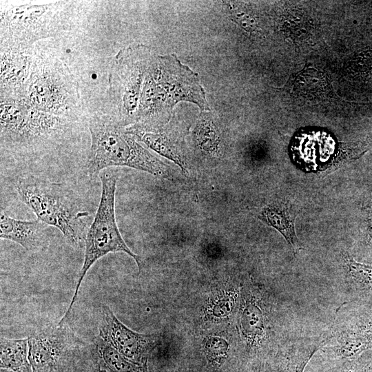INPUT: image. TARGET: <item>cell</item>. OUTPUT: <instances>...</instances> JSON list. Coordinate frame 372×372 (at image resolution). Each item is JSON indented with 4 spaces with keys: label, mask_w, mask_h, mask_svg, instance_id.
Instances as JSON below:
<instances>
[{
    "label": "cell",
    "mask_w": 372,
    "mask_h": 372,
    "mask_svg": "<svg viewBox=\"0 0 372 372\" xmlns=\"http://www.w3.org/2000/svg\"><path fill=\"white\" fill-rule=\"evenodd\" d=\"M91 147L86 162L88 174H99L112 166H127L158 177H169V167L135 141L112 117L95 116L89 125Z\"/></svg>",
    "instance_id": "cell-1"
},
{
    "label": "cell",
    "mask_w": 372,
    "mask_h": 372,
    "mask_svg": "<svg viewBox=\"0 0 372 372\" xmlns=\"http://www.w3.org/2000/svg\"><path fill=\"white\" fill-rule=\"evenodd\" d=\"M16 188L20 198L38 219L61 231L70 245H79L84 238L85 220L89 212L72 189L34 176L22 178Z\"/></svg>",
    "instance_id": "cell-2"
},
{
    "label": "cell",
    "mask_w": 372,
    "mask_h": 372,
    "mask_svg": "<svg viewBox=\"0 0 372 372\" xmlns=\"http://www.w3.org/2000/svg\"><path fill=\"white\" fill-rule=\"evenodd\" d=\"M101 194L94 218L85 238V255L82 268L71 302L60 320L63 323L70 316L79 290L90 267L100 258L110 253L122 251L132 257L141 269V258L134 254L125 242L118 228L115 216L116 176L113 172L103 170L99 174Z\"/></svg>",
    "instance_id": "cell-3"
},
{
    "label": "cell",
    "mask_w": 372,
    "mask_h": 372,
    "mask_svg": "<svg viewBox=\"0 0 372 372\" xmlns=\"http://www.w3.org/2000/svg\"><path fill=\"white\" fill-rule=\"evenodd\" d=\"M153 56L149 48L138 45L122 50L113 61L108 91L115 112L112 118L123 127L137 122L143 85Z\"/></svg>",
    "instance_id": "cell-4"
},
{
    "label": "cell",
    "mask_w": 372,
    "mask_h": 372,
    "mask_svg": "<svg viewBox=\"0 0 372 372\" xmlns=\"http://www.w3.org/2000/svg\"><path fill=\"white\" fill-rule=\"evenodd\" d=\"M64 2L12 6L1 14V48L24 50L35 41L56 34L65 21Z\"/></svg>",
    "instance_id": "cell-5"
},
{
    "label": "cell",
    "mask_w": 372,
    "mask_h": 372,
    "mask_svg": "<svg viewBox=\"0 0 372 372\" xmlns=\"http://www.w3.org/2000/svg\"><path fill=\"white\" fill-rule=\"evenodd\" d=\"M152 70L160 103L170 112L180 101L192 102L209 110L198 74L183 65L175 54L154 56Z\"/></svg>",
    "instance_id": "cell-6"
},
{
    "label": "cell",
    "mask_w": 372,
    "mask_h": 372,
    "mask_svg": "<svg viewBox=\"0 0 372 372\" xmlns=\"http://www.w3.org/2000/svg\"><path fill=\"white\" fill-rule=\"evenodd\" d=\"M321 349L339 359L355 358L372 349V307L340 310L323 334Z\"/></svg>",
    "instance_id": "cell-7"
},
{
    "label": "cell",
    "mask_w": 372,
    "mask_h": 372,
    "mask_svg": "<svg viewBox=\"0 0 372 372\" xmlns=\"http://www.w3.org/2000/svg\"><path fill=\"white\" fill-rule=\"evenodd\" d=\"M28 85L26 100L45 114H61L75 105L74 82L61 63L34 67Z\"/></svg>",
    "instance_id": "cell-8"
},
{
    "label": "cell",
    "mask_w": 372,
    "mask_h": 372,
    "mask_svg": "<svg viewBox=\"0 0 372 372\" xmlns=\"http://www.w3.org/2000/svg\"><path fill=\"white\" fill-rule=\"evenodd\" d=\"M101 317L99 335L127 359L146 364L149 353L158 344V337L129 329L107 305L101 306Z\"/></svg>",
    "instance_id": "cell-9"
},
{
    "label": "cell",
    "mask_w": 372,
    "mask_h": 372,
    "mask_svg": "<svg viewBox=\"0 0 372 372\" xmlns=\"http://www.w3.org/2000/svg\"><path fill=\"white\" fill-rule=\"evenodd\" d=\"M264 292L256 285L244 287L240 297L238 325L248 346L258 348L271 333L268 304Z\"/></svg>",
    "instance_id": "cell-10"
},
{
    "label": "cell",
    "mask_w": 372,
    "mask_h": 372,
    "mask_svg": "<svg viewBox=\"0 0 372 372\" xmlns=\"http://www.w3.org/2000/svg\"><path fill=\"white\" fill-rule=\"evenodd\" d=\"M75 342V337L64 324L48 327L29 337V360L32 372H54Z\"/></svg>",
    "instance_id": "cell-11"
},
{
    "label": "cell",
    "mask_w": 372,
    "mask_h": 372,
    "mask_svg": "<svg viewBox=\"0 0 372 372\" xmlns=\"http://www.w3.org/2000/svg\"><path fill=\"white\" fill-rule=\"evenodd\" d=\"M50 227L38 218L17 220L1 210V238L17 242L29 251H39L47 247Z\"/></svg>",
    "instance_id": "cell-12"
},
{
    "label": "cell",
    "mask_w": 372,
    "mask_h": 372,
    "mask_svg": "<svg viewBox=\"0 0 372 372\" xmlns=\"http://www.w3.org/2000/svg\"><path fill=\"white\" fill-rule=\"evenodd\" d=\"M22 50L3 49L1 59V91L6 88L19 89L30 70V58Z\"/></svg>",
    "instance_id": "cell-13"
},
{
    "label": "cell",
    "mask_w": 372,
    "mask_h": 372,
    "mask_svg": "<svg viewBox=\"0 0 372 372\" xmlns=\"http://www.w3.org/2000/svg\"><path fill=\"white\" fill-rule=\"evenodd\" d=\"M347 285L364 306L372 307V265L356 261L348 254L343 255Z\"/></svg>",
    "instance_id": "cell-14"
},
{
    "label": "cell",
    "mask_w": 372,
    "mask_h": 372,
    "mask_svg": "<svg viewBox=\"0 0 372 372\" xmlns=\"http://www.w3.org/2000/svg\"><path fill=\"white\" fill-rule=\"evenodd\" d=\"M260 218L284 236L294 254L302 249L295 231L296 216L288 204L285 203L269 205L262 211Z\"/></svg>",
    "instance_id": "cell-15"
},
{
    "label": "cell",
    "mask_w": 372,
    "mask_h": 372,
    "mask_svg": "<svg viewBox=\"0 0 372 372\" xmlns=\"http://www.w3.org/2000/svg\"><path fill=\"white\" fill-rule=\"evenodd\" d=\"M1 369L14 372H32L29 360L28 338H1Z\"/></svg>",
    "instance_id": "cell-16"
},
{
    "label": "cell",
    "mask_w": 372,
    "mask_h": 372,
    "mask_svg": "<svg viewBox=\"0 0 372 372\" xmlns=\"http://www.w3.org/2000/svg\"><path fill=\"white\" fill-rule=\"evenodd\" d=\"M96 347L100 364L108 372H147L146 364H137L120 353L99 335Z\"/></svg>",
    "instance_id": "cell-17"
},
{
    "label": "cell",
    "mask_w": 372,
    "mask_h": 372,
    "mask_svg": "<svg viewBox=\"0 0 372 372\" xmlns=\"http://www.w3.org/2000/svg\"><path fill=\"white\" fill-rule=\"evenodd\" d=\"M240 293L237 287H225L212 294L207 304L206 314L214 320L229 319L237 307Z\"/></svg>",
    "instance_id": "cell-18"
},
{
    "label": "cell",
    "mask_w": 372,
    "mask_h": 372,
    "mask_svg": "<svg viewBox=\"0 0 372 372\" xmlns=\"http://www.w3.org/2000/svg\"><path fill=\"white\" fill-rule=\"evenodd\" d=\"M205 350L207 356L212 360H220L227 353L228 343L223 338L216 336L209 338L205 341Z\"/></svg>",
    "instance_id": "cell-19"
},
{
    "label": "cell",
    "mask_w": 372,
    "mask_h": 372,
    "mask_svg": "<svg viewBox=\"0 0 372 372\" xmlns=\"http://www.w3.org/2000/svg\"><path fill=\"white\" fill-rule=\"evenodd\" d=\"M231 12L234 20L243 28L246 30H252L255 28L256 24L254 17L244 11L242 9L240 10L238 6L235 7Z\"/></svg>",
    "instance_id": "cell-20"
},
{
    "label": "cell",
    "mask_w": 372,
    "mask_h": 372,
    "mask_svg": "<svg viewBox=\"0 0 372 372\" xmlns=\"http://www.w3.org/2000/svg\"><path fill=\"white\" fill-rule=\"evenodd\" d=\"M369 223H370V225H369V228H368V236H369V240L371 244L372 245V219L371 220H370Z\"/></svg>",
    "instance_id": "cell-21"
},
{
    "label": "cell",
    "mask_w": 372,
    "mask_h": 372,
    "mask_svg": "<svg viewBox=\"0 0 372 372\" xmlns=\"http://www.w3.org/2000/svg\"><path fill=\"white\" fill-rule=\"evenodd\" d=\"M97 372H108V371L100 364Z\"/></svg>",
    "instance_id": "cell-22"
},
{
    "label": "cell",
    "mask_w": 372,
    "mask_h": 372,
    "mask_svg": "<svg viewBox=\"0 0 372 372\" xmlns=\"http://www.w3.org/2000/svg\"><path fill=\"white\" fill-rule=\"evenodd\" d=\"M1 372H14L10 370L5 369H1Z\"/></svg>",
    "instance_id": "cell-23"
}]
</instances>
